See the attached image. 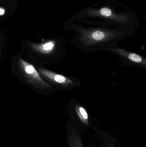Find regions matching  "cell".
I'll return each instance as SVG.
<instances>
[{
	"instance_id": "6da1fadb",
	"label": "cell",
	"mask_w": 146,
	"mask_h": 147,
	"mask_svg": "<svg viewBox=\"0 0 146 147\" xmlns=\"http://www.w3.org/2000/svg\"><path fill=\"white\" fill-rule=\"evenodd\" d=\"M18 63L21 73L31 84L38 85L43 88L49 86V85L43 80L39 74L32 65L21 59H19Z\"/></svg>"
},
{
	"instance_id": "7a4b0ae2",
	"label": "cell",
	"mask_w": 146,
	"mask_h": 147,
	"mask_svg": "<svg viewBox=\"0 0 146 147\" xmlns=\"http://www.w3.org/2000/svg\"><path fill=\"white\" fill-rule=\"evenodd\" d=\"M39 73L49 80L57 84L63 86H68L73 84L72 80L61 74L55 73L49 70L40 69L39 70Z\"/></svg>"
},
{
	"instance_id": "3957f363",
	"label": "cell",
	"mask_w": 146,
	"mask_h": 147,
	"mask_svg": "<svg viewBox=\"0 0 146 147\" xmlns=\"http://www.w3.org/2000/svg\"><path fill=\"white\" fill-rule=\"evenodd\" d=\"M111 51L131 62L146 67V59L139 55L119 48H115Z\"/></svg>"
},
{
	"instance_id": "277c9868",
	"label": "cell",
	"mask_w": 146,
	"mask_h": 147,
	"mask_svg": "<svg viewBox=\"0 0 146 147\" xmlns=\"http://www.w3.org/2000/svg\"><path fill=\"white\" fill-rule=\"evenodd\" d=\"M108 33L103 30L99 29L86 31L84 33L85 37L94 42H101L107 39Z\"/></svg>"
},
{
	"instance_id": "5b68a950",
	"label": "cell",
	"mask_w": 146,
	"mask_h": 147,
	"mask_svg": "<svg viewBox=\"0 0 146 147\" xmlns=\"http://www.w3.org/2000/svg\"><path fill=\"white\" fill-rule=\"evenodd\" d=\"M55 46L56 43L54 40H49L41 44H34L33 48L40 53L48 54L54 50Z\"/></svg>"
},
{
	"instance_id": "8992f818",
	"label": "cell",
	"mask_w": 146,
	"mask_h": 147,
	"mask_svg": "<svg viewBox=\"0 0 146 147\" xmlns=\"http://www.w3.org/2000/svg\"><path fill=\"white\" fill-rule=\"evenodd\" d=\"M76 111L81 120L85 123L88 124V115L86 110L83 107L78 105L76 107Z\"/></svg>"
},
{
	"instance_id": "52a82bcc",
	"label": "cell",
	"mask_w": 146,
	"mask_h": 147,
	"mask_svg": "<svg viewBox=\"0 0 146 147\" xmlns=\"http://www.w3.org/2000/svg\"><path fill=\"white\" fill-rule=\"evenodd\" d=\"M5 13V9L2 7H1L0 8V15L1 16H3L4 14Z\"/></svg>"
},
{
	"instance_id": "ba28073f",
	"label": "cell",
	"mask_w": 146,
	"mask_h": 147,
	"mask_svg": "<svg viewBox=\"0 0 146 147\" xmlns=\"http://www.w3.org/2000/svg\"><path fill=\"white\" fill-rule=\"evenodd\" d=\"M106 147H116L114 146V145H113L112 144H109L107 145V146Z\"/></svg>"
}]
</instances>
